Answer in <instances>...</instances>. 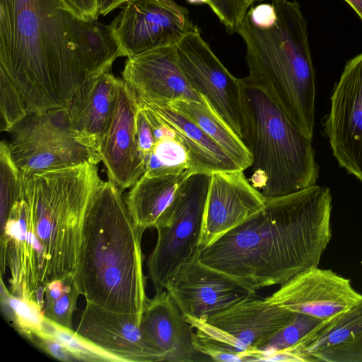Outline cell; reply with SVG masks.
Returning a JSON list of instances; mask_svg holds the SVG:
<instances>
[{
    "label": "cell",
    "mask_w": 362,
    "mask_h": 362,
    "mask_svg": "<svg viewBox=\"0 0 362 362\" xmlns=\"http://www.w3.org/2000/svg\"><path fill=\"white\" fill-rule=\"evenodd\" d=\"M112 46L109 25L79 18L63 0H0V71L28 112L67 107Z\"/></svg>",
    "instance_id": "6da1fadb"
},
{
    "label": "cell",
    "mask_w": 362,
    "mask_h": 362,
    "mask_svg": "<svg viewBox=\"0 0 362 362\" xmlns=\"http://www.w3.org/2000/svg\"><path fill=\"white\" fill-rule=\"evenodd\" d=\"M21 198L1 224V274L8 269L13 294L35 301L47 283L74 275L86 211L103 180L89 162L21 172Z\"/></svg>",
    "instance_id": "7a4b0ae2"
},
{
    "label": "cell",
    "mask_w": 362,
    "mask_h": 362,
    "mask_svg": "<svg viewBox=\"0 0 362 362\" xmlns=\"http://www.w3.org/2000/svg\"><path fill=\"white\" fill-rule=\"evenodd\" d=\"M332 196L313 185L276 198L199 252L200 260L257 292L318 267L331 238Z\"/></svg>",
    "instance_id": "3957f363"
},
{
    "label": "cell",
    "mask_w": 362,
    "mask_h": 362,
    "mask_svg": "<svg viewBox=\"0 0 362 362\" xmlns=\"http://www.w3.org/2000/svg\"><path fill=\"white\" fill-rule=\"evenodd\" d=\"M141 232L110 180L93 194L83 219L75 280L81 295L106 310L141 317L148 299Z\"/></svg>",
    "instance_id": "277c9868"
},
{
    "label": "cell",
    "mask_w": 362,
    "mask_h": 362,
    "mask_svg": "<svg viewBox=\"0 0 362 362\" xmlns=\"http://www.w3.org/2000/svg\"><path fill=\"white\" fill-rule=\"evenodd\" d=\"M272 4L276 14L272 24L257 25L246 13L238 25L247 48V77L312 139L316 86L307 22L297 1Z\"/></svg>",
    "instance_id": "5b68a950"
},
{
    "label": "cell",
    "mask_w": 362,
    "mask_h": 362,
    "mask_svg": "<svg viewBox=\"0 0 362 362\" xmlns=\"http://www.w3.org/2000/svg\"><path fill=\"white\" fill-rule=\"evenodd\" d=\"M243 140L252 159V181L265 198L289 195L316 185L320 167L312 139L247 77L241 78Z\"/></svg>",
    "instance_id": "8992f818"
},
{
    "label": "cell",
    "mask_w": 362,
    "mask_h": 362,
    "mask_svg": "<svg viewBox=\"0 0 362 362\" xmlns=\"http://www.w3.org/2000/svg\"><path fill=\"white\" fill-rule=\"evenodd\" d=\"M211 174L190 175L155 228L157 241L147 261L148 277L156 288L167 281L199 252V243Z\"/></svg>",
    "instance_id": "52a82bcc"
},
{
    "label": "cell",
    "mask_w": 362,
    "mask_h": 362,
    "mask_svg": "<svg viewBox=\"0 0 362 362\" xmlns=\"http://www.w3.org/2000/svg\"><path fill=\"white\" fill-rule=\"evenodd\" d=\"M8 133L12 160L23 173H37L86 162L94 165L100 162L97 153L76 139L67 107L28 112Z\"/></svg>",
    "instance_id": "ba28073f"
},
{
    "label": "cell",
    "mask_w": 362,
    "mask_h": 362,
    "mask_svg": "<svg viewBox=\"0 0 362 362\" xmlns=\"http://www.w3.org/2000/svg\"><path fill=\"white\" fill-rule=\"evenodd\" d=\"M175 47L178 64L192 88L243 139L241 78L223 65L195 25Z\"/></svg>",
    "instance_id": "9c48e42d"
},
{
    "label": "cell",
    "mask_w": 362,
    "mask_h": 362,
    "mask_svg": "<svg viewBox=\"0 0 362 362\" xmlns=\"http://www.w3.org/2000/svg\"><path fill=\"white\" fill-rule=\"evenodd\" d=\"M109 25L127 57L175 46L194 26L187 10L173 0L128 2Z\"/></svg>",
    "instance_id": "30bf717a"
},
{
    "label": "cell",
    "mask_w": 362,
    "mask_h": 362,
    "mask_svg": "<svg viewBox=\"0 0 362 362\" xmlns=\"http://www.w3.org/2000/svg\"><path fill=\"white\" fill-rule=\"evenodd\" d=\"M325 133L339 166L362 182V53L346 62L334 86Z\"/></svg>",
    "instance_id": "8fae6325"
},
{
    "label": "cell",
    "mask_w": 362,
    "mask_h": 362,
    "mask_svg": "<svg viewBox=\"0 0 362 362\" xmlns=\"http://www.w3.org/2000/svg\"><path fill=\"white\" fill-rule=\"evenodd\" d=\"M164 288L184 315L209 317L256 295L230 274L203 263L198 252L168 279Z\"/></svg>",
    "instance_id": "7c38bea8"
},
{
    "label": "cell",
    "mask_w": 362,
    "mask_h": 362,
    "mask_svg": "<svg viewBox=\"0 0 362 362\" xmlns=\"http://www.w3.org/2000/svg\"><path fill=\"white\" fill-rule=\"evenodd\" d=\"M264 298L293 313L325 320L359 303L362 294L349 279L315 267L297 274Z\"/></svg>",
    "instance_id": "4fadbf2b"
},
{
    "label": "cell",
    "mask_w": 362,
    "mask_h": 362,
    "mask_svg": "<svg viewBox=\"0 0 362 362\" xmlns=\"http://www.w3.org/2000/svg\"><path fill=\"white\" fill-rule=\"evenodd\" d=\"M265 202L262 192L249 183L243 170L211 173L199 252L262 211Z\"/></svg>",
    "instance_id": "5bb4252c"
},
{
    "label": "cell",
    "mask_w": 362,
    "mask_h": 362,
    "mask_svg": "<svg viewBox=\"0 0 362 362\" xmlns=\"http://www.w3.org/2000/svg\"><path fill=\"white\" fill-rule=\"evenodd\" d=\"M138 110L136 93L125 81L119 78L113 117L98 153L109 180L122 191L133 186L145 173L137 144Z\"/></svg>",
    "instance_id": "9a60e30c"
},
{
    "label": "cell",
    "mask_w": 362,
    "mask_h": 362,
    "mask_svg": "<svg viewBox=\"0 0 362 362\" xmlns=\"http://www.w3.org/2000/svg\"><path fill=\"white\" fill-rule=\"evenodd\" d=\"M141 317L106 310L86 302L76 332L117 361H162L145 339Z\"/></svg>",
    "instance_id": "2e32d148"
},
{
    "label": "cell",
    "mask_w": 362,
    "mask_h": 362,
    "mask_svg": "<svg viewBox=\"0 0 362 362\" xmlns=\"http://www.w3.org/2000/svg\"><path fill=\"white\" fill-rule=\"evenodd\" d=\"M122 75L139 97L149 101L161 104L175 100L203 101L184 76L175 46L128 57Z\"/></svg>",
    "instance_id": "e0dca14e"
},
{
    "label": "cell",
    "mask_w": 362,
    "mask_h": 362,
    "mask_svg": "<svg viewBox=\"0 0 362 362\" xmlns=\"http://www.w3.org/2000/svg\"><path fill=\"white\" fill-rule=\"evenodd\" d=\"M140 327L145 339L160 355L162 361H211L194 347L193 327L164 288H156L154 296L147 299Z\"/></svg>",
    "instance_id": "ac0fdd59"
},
{
    "label": "cell",
    "mask_w": 362,
    "mask_h": 362,
    "mask_svg": "<svg viewBox=\"0 0 362 362\" xmlns=\"http://www.w3.org/2000/svg\"><path fill=\"white\" fill-rule=\"evenodd\" d=\"M118 82L110 71L91 76L79 86L67 107L76 139L98 155L113 117Z\"/></svg>",
    "instance_id": "d6986e66"
},
{
    "label": "cell",
    "mask_w": 362,
    "mask_h": 362,
    "mask_svg": "<svg viewBox=\"0 0 362 362\" xmlns=\"http://www.w3.org/2000/svg\"><path fill=\"white\" fill-rule=\"evenodd\" d=\"M294 313L255 295L216 314L202 317L257 349L264 340L287 325Z\"/></svg>",
    "instance_id": "ffe728a7"
},
{
    "label": "cell",
    "mask_w": 362,
    "mask_h": 362,
    "mask_svg": "<svg viewBox=\"0 0 362 362\" xmlns=\"http://www.w3.org/2000/svg\"><path fill=\"white\" fill-rule=\"evenodd\" d=\"M137 98L175 132L187 150L195 173L211 174L240 170L225 151L187 117L166 104L149 101L138 95Z\"/></svg>",
    "instance_id": "44dd1931"
},
{
    "label": "cell",
    "mask_w": 362,
    "mask_h": 362,
    "mask_svg": "<svg viewBox=\"0 0 362 362\" xmlns=\"http://www.w3.org/2000/svg\"><path fill=\"white\" fill-rule=\"evenodd\" d=\"M194 173L149 176L143 175L132 186L125 203L135 226L141 231L155 228L183 182Z\"/></svg>",
    "instance_id": "7402d4cb"
},
{
    "label": "cell",
    "mask_w": 362,
    "mask_h": 362,
    "mask_svg": "<svg viewBox=\"0 0 362 362\" xmlns=\"http://www.w3.org/2000/svg\"><path fill=\"white\" fill-rule=\"evenodd\" d=\"M166 105L197 124L241 170L251 167L252 156L243 140L215 112L205 98H203L202 102L175 100Z\"/></svg>",
    "instance_id": "603a6c76"
},
{
    "label": "cell",
    "mask_w": 362,
    "mask_h": 362,
    "mask_svg": "<svg viewBox=\"0 0 362 362\" xmlns=\"http://www.w3.org/2000/svg\"><path fill=\"white\" fill-rule=\"evenodd\" d=\"M362 334V300L346 311L322 321L289 348L300 361H314L312 354L349 341Z\"/></svg>",
    "instance_id": "cb8c5ba5"
},
{
    "label": "cell",
    "mask_w": 362,
    "mask_h": 362,
    "mask_svg": "<svg viewBox=\"0 0 362 362\" xmlns=\"http://www.w3.org/2000/svg\"><path fill=\"white\" fill-rule=\"evenodd\" d=\"M184 316L196 330L192 337L194 347L211 361H256L259 351L255 347L211 325L204 317Z\"/></svg>",
    "instance_id": "d4e9b609"
},
{
    "label": "cell",
    "mask_w": 362,
    "mask_h": 362,
    "mask_svg": "<svg viewBox=\"0 0 362 362\" xmlns=\"http://www.w3.org/2000/svg\"><path fill=\"white\" fill-rule=\"evenodd\" d=\"M186 170L195 173L187 150L169 127L168 133L156 141L144 174L158 176L180 174Z\"/></svg>",
    "instance_id": "484cf974"
},
{
    "label": "cell",
    "mask_w": 362,
    "mask_h": 362,
    "mask_svg": "<svg viewBox=\"0 0 362 362\" xmlns=\"http://www.w3.org/2000/svg\"><path fill=\"white\" fill-rule=\"evenodd\" d=\"M1 305L6 318L21 334L29 339L42 333L45 316L38 304L13 295L6 288L2 277Z\"/></svg>",
    "instance_id": "4316f807"
},
{
    "label": "cell",
    "mask_w": 362,
    "mask_h": 362,
    "mask_svg": "<svg viewBox=\"0 0 362 362\" xmlns=\"http://www.w3.org/2000/svg\"><path fill=\"white\" fill-rule=\"evenodd\" d=\"M322 321L315 317L295 313L287 325L257 346L259 351L257 361H262L267 356L295 346Z\"/></svg>",
    "instance_id": "83f0119b"
},
{
    "label": "cell",
    "mask_w": 362,
    "mask_h": 362,
    "mask_svg": "<svg viewBox=\"0 0 362 362\" xmlns=\"http://www.w3.org/2000/svg\"><path fill=\"white\" fill-rule=\"evenodd\" d=\"M40 336H46L58 341L65 346L78 361H117L110 354L84 339L76 331L61 326L45 317L43 332Z\"/></svg>",
    "instance_id": "f1b7e54d"
},
{
    "label": "cell",
    "mask_w": 362,
    "mask_h": 362,
    "mask_svg": "<svg viewBox=\"0 0 362 362\" xmlns=\"http://www.w3.org/2000/svg\"><path fill=\"white\" fill-rule=\"evenodd\" d=\"M1 168V224L6 219L8 212L21 196V172L12 160L8 141L0 144Z\"/></svg>",
    "instance_id": "f546056e"
},
{
    "label": "cell",
    "mask_w": 362,
    "mask_h": 362,
    "mask_svg": "<svg viewBox=\"0 0 362 362\" xmlns=\"http://www.w3.org/2000/svg\"><path fill=\"white\" fill-rule=\"evenodd\" d=\"M0 110L1 131L8 132L15 124L23 119L28 112L27 106L18 90L0 71Z\"/></svg>",
    "instance_id": "4dcf8cb0"
},
{
    "label": "cell",
    "mask_w": 362,
    "mask_h": 362,
    "mask_svg": "<svg viewBox=\"0 0 362 362\" xmlns=\"http://www.w3.org/2000/svg\"><path fill=\"white\" fill-rule=\"evenodd\" d=\"M80 295L74 276L65 292L57 300L44 304L42 308L44 316L61 326L72 329L73 314L76 308V301Z\"/></svg>",
    "instance_id": "1f68e13d"
},
{
    "label": "cell",
    "mask_w": 362,
    "mask_h": 362,
    "mask_svg": "<svg viewBox=\"0 0 362 362\" xmlns=\"http://www.w3.org/2000/svg\"><path fill=\"white\" fill-rule=\"evenodd\" d=\"M314 361L362 362V334L351 341L313 354Z\"/></svg>",
    "instance_id": "d6a6232c"
},
{
    "label": "cell",
    "mask_w": 362,
    "mask_h": 362,
    "mask_svg": "<svg viewBox=\"0 0 362 362\" xmlns=\"http://www.w3.org/2000/svg\"><path fill=\"white\" fill-rule=\"evenodd\" d=\"M136 137L138 148L146 168L156 141L151 124L139 105L136 117Z\"/></svg>",
    "instance_id": "836d02e7"
},
{
    "label": "cell",
    "mask_w": 362,
    "mask_h": 362,
    "mask_svg": "<svg viewBox=\"0 0 362 362\" xmlns=\"http://www.w3.org/2000/svg\"><path fill=\"white\" fill-rule=\"evenodd\" d=\"M208 5L229 34L236 32L238 25V0H210Z\"/></svg>",
    "instance_id": "e575fe53"
},
{
    "label": "cell",
    "mask_w": 362,
    "mask_h": 362,
    "mask_svg": "<svg viewBox=\"0 0 362 362\" xmlns=\"http://www.w3.org/2000/svg\"><path fill=\"white\" fill-rule=\"evenodd\" d=\"M29 340L39 349L56 359L62 361H78L65 346L50 337L33 335Z\"/></svg>",
    "instance_id": "d590c367"
},
{
    "label": "cell",
    "mask_w": 362,
    "mask_h": 362,
    "mask_svg": "<svg viewBox=\"0 0 362 362\" xmlns=\"http://www.w3.org/2000/svg\"><path fill=\"white\" fill-rule=\"evenodd\" d=\"M69 10L84 21H96L99 13L98 0H63Z\"/></svg>",
    "instance_id": "8d00e7d4"
},
{
    "label": "cell",
    "mask_w": 362,
    "mask_h": 362,
    "mask_svg": "<svg viewBox=\"0 0 362 362\" xmlns=\"http://www.w3.org/2000/svg\"><path fill=\"white\" fill-rule=\"evenodd\" d=\"M252 22L259 26L272 24L276 17V11L272 4H261L255 7H250L247 13Z\"/></svg>",
    "instance_id": "74e56055"
},
{
    "label": "cell",
    "mask_w": 362,
    "mask_h": 362,
    "mask_svg": "<svg viewBox=\"0 0 362 362\" xmlns=\"http://www.w3.org/2000/svg\"><path fill=\"white\" fill-rule=\"evenodd\" d=\"M134 0H98V9L100 15L105 16L124 3Z\"/></svg>",
    "instance_id": "f35d334b"
},
{
    "label": "cell",
    "mask_w": 362,
    "mask_h": 362,
    "mask_svg": "<svg viewBox=\"0 0 362 362\" xmlns=\"http://www.w3.org/2000/svg\"><path fill=\"white\" fill-rule=\"evenodd\" d=\"M257 0H238V24L245 16L250 6Z\"/></svg>",
    "instance_id": "ab89813d"
},
{
    "label": "cell",
    "mask_w": 362,
    "mask_h": 362,
    "mask_svg": "<svg viewBox=\"0 0 362 362\" xmlns=\"http://www.w3.org/2000/svg\"><path fill=\"white\" fill-rule=\"evenodd\" d=\"M356 11L362 21V0H344Z\"/></svg>",
    "instance_id": "60d3db41"
},
{
    "label": "cell",
    "mask_w": 362,
    "mask_h": 362,
    "mask_svg": "<svg viewBox=\"0 0 362 362\" xmlns=\"http://www.w3.org/2000/svg\"><path fill=\"white\" fill-rule=\"evenodd\" d=\"M189 4H209L210 0H186Z\"/></svg>",
    "instance_id": "b9f144b4"
}]
</instances>
